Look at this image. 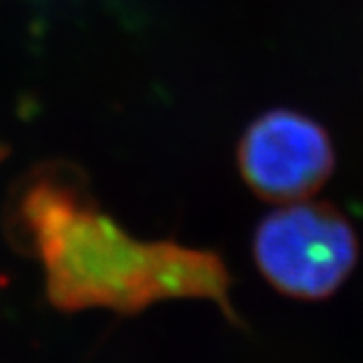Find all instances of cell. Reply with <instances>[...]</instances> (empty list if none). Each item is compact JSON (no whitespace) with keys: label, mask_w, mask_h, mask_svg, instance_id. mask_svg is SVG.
<instances>
[{"label":"cell","mask_w":363,"mask_h":363,"mask_svg":"<svg viewBox=\"0 0 363 363\" xmlns=\"http://www.w3.org/2000/svg\"><path fill=\"white\" fill-rule=\"evenodd\" d=\"M236 162L242 180L255 194L274 204L307 200L335 172V145L317 119L277 107L248 123Z\"/></svg>","instance_id":"3"},{"label":"cell","mask_w":363,"mask_h":363,"mask_svg":"<svg viewBox=\"0 0 363 363\" xmlns=\"http://www.w3.org/2000/svg\"><path fill=\"white\" fill-rule=\"evenodd\" d=\"M6 230L40 260L47 297L59 311L104 307L133 315L160 301L206 298L238 323L220 255L133 238L101 212L85 178L65 164H43L14 186Z\"/></svg>","instance_id":"1"},{"label":"cell","mask_w":363,"mask_h":363,"mask_svg":"<svg viewBox=\"0 0 363 363\" xmlns=\"http://www.w3.org/2000/svg\"><path fill=\"white\" fill-rule=\"evenodd\" d=\"M252 257L279 293L323 301L350 279L359 260V238L337 206L307 198L279 204L259 222Z\"/></svg>","instance_id":"2"}]
</instances>
